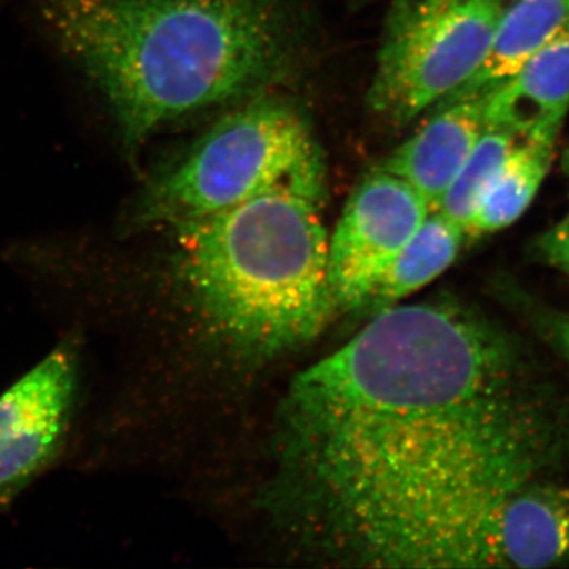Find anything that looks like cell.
I'll return each mask as SVG.
<instances>
[{
  "label": "cell",
  "instance_id": "52a82bcc",
  "mask_svg": "<svg viewBox=\"0 0 569 569\" xmlns=\"http://www.w3.org/2000/svg\"><path fill=\"white\" fill-rule=\"evenodd\" d=\"M430 212L410 183L378 168L356 187L329 238L335 310L365 309L380 277Z\"/></svg>",
  "mask_w": 569,
  "mask_h": 569
},
{
  "label": "cell",
  "instance_id": "6da1fadb",
  "mask_svg": "<svg viewBox=\"0 0 569 569\" xmlns=\"http://www.w3.org/2000/svg\"><path fill=\"white\" fill-rule=\"evenodd\" d=\"M516 353L445 305L381 310L291 381L280 411L284 471L316 520L406 488L500 433L520 399Z\"/></svg>",
  "mask_w": 569,
  "mask_h": 569
},
{
  "label": "cell",
  "instance_id": "9c48e42d",
  "mask_svg": "<svg viewBox=\"0 0 569 569\" xmlns=\"http://www.w3.org/2000/svg\"><path fill=\"white\" fill-rule=\"evenodd\" d=\"M569 111V22L507 81L485 96L488 126L519 141L557 144Z\"/></svg>",
  "mask_w": 569,
  "mask_h": 569
},
{
  "label": "cell",
  "instance_id": "7c38bea8",
  "mask_svg": "<svg viewBox=\"0 0 569 569\" xmlns=\"http://www.w3.org/2000/svg\"><path fill=\"white\" fill-rule=\"evenodd\" d=\"M466 241L459 224L440 211L430 212L380 277L365 309L378 313L421 290L455 263Z\"/></svg>",
  "mask_w": 569,
  "mask_h": 569
},
{
  "label": "cell",
  "instance_id": "7a4b0ae2",
  "mask_svg": "<svg viewBox=\"0 0 569 569\" xmlns=\"http://www.w3.org/2000/svg\"><path fill=\"white\" fill-rule=\"evenodd\" d=\"M133 152L163 123L250 96L295 51L290 0H43Z\"/></svg>",
  "mask_w": 569,
  "mask_h": 569
},
{
  "label": "cell",
  "instance_id": "5b68a950",
  "mask_svg": "<svg viewBox=\"0 0 569 569\" xmlns=\"http://www.w3.org/2000/svg\"><path fill=\"white\" fill-rule=\"evenodd\" d=\"M325 164L305 116L258 99L239 108L144 190L138 219L176 223L227 211L274 190L321 197Z\"/></svg>",
  "mask_w": 569,
  "mask_h": 569
},
{
  "label": "cell",
  "instance_id": "5bb4252c",
  "mask_svg": "<svg viewBox=\"0 0 569 569\" xmlns=\"http://www.w3.org/2000/svg\"><path fill=\"white\" fill-rule=\"evenodd\" d=\"M519 140L508 130L486 126L485 132L471 149L455 181L449 186L437 211L447 216L466 230L479 201L488 192L490 183L500 173L505 162Z\"/></svg>",
  "mask_w": 569,
  "mask_h": 569
},
{
  "label": "cell",
  "instance_id": "277c9868",
  "mask_svg": "<svg viewBox=\"0 0 569 569\" xmlns=\"http://www.w3.org/2000/svg\"><path fill=\"white\" fill-rule=\"evenodd\" d=\"M568 557V486L527 477L467 482L427 501L385 533L369 563L546 568Z\"/></svg>",
  "mask_w": 569,
  "mask_h": 569
},
{
  "label": "cell",
  "instance_id": "ac0fdd59",
  "mask_svg": "<svg viewBox=\"0 0 569 569\" xmlns=\"http://www.w3.org/2000/svg\"><path fill=\"white\" fill-rule=\"evenodd\" d=\"M563 167L565 171H567V174L569 176V151L567 152V156H565Z\"/></svg>",
  "mask_w": 569,
  "mask_h": 569
},
{
  "label": "cell",
  "instance_id": "e0dca14e",
  "mask_svg": "<svg viewBox=\"0 0 569 569\" xmlns=\"http://www.w3.org/2000/svg\"><path fill=\"white\" fill-rule=\"evenodd\" d=\"M456 2H459V0H419L417 3H411V7L418 13L429 14L448 9V7L455 6Z\"/></svg>",
  "mask_w": 569,
  "mask_h": 569
},
{
  "label": "cell",
  "instance_id": "4fadbf2b",
  "mask_svg": "<svg viewBox=\"0 0 569 569\" xmlns=\"http://www.w3.org/2000/svg\"><path fill=\"white\" fill-rule=\"evenodd\" d=\"M556 144L519 141L467 223L466 239L497 233L529 209L553 162Z\"/></svg>",
  "mask_w": 569,
  "mask_h": 569
},
{
  "label": "cell",
  "instance_id": "8992f818",
  "mask_svg": "<svg viewBox=\"0 0 569 569\" xmlns=\"http://www.w3.org/2000/svg\"><path fill=\"white\" fill-rule=\"evenodd\" d=\"M505 7V0H459L425 14L406 3L378 52L370 110L403 123L447 99L485 61Z\"/></svg>",
  "mask_w": 569,
  "mask_h": 569
},
{
  "label": "cell",
  "instance_id": "9a60e30c",
  "mask_svg": "<svg viewBox=\"0 0 569 569\" xmlns=\"http://www.w3.org/2000/svg\"><path fill=\"white\" fill-rule=\"evenodd\" d=\"M538 250L549 264L569 274V213L542 234Z\"/></svg>",
  "mask_w": 569,
  "mask_h": 569
},
{
  "label": "cell",
  "instance_id": "30bf717a",
  "mask_svg": "<svg viewBox=\"0 0 569 569\" xmlns=\"http://www.w3.org/2000/svg\"><path fill=\"white\" fill-rule=\"evenodd\" d=\"M486 126L485 97L440 104L426 126L377 168L410 183L437 211Z\"/></svg>",
  "mask_w": 569,
  "mask_h": 569
},
{
  "label": "cell",
  "instance_id": "3957f363",
  "mask_svg": "<svg viewBox=\"0 0 569 569\" xmlns=\"http://www.w3.org/2000/svg\"><path fill=\"white\" fill-rule=\"evenodd\" d=\"M321 197L274 190L176 223V269L212 336L253 358L309 342L336 312Z\"/></svg>",
  "mask_w": 569,
  "mask_h": 569
},
{
  "label": "cell",
  "instance_id": "ba28073f",
  "mask_svg": "<svg viewBox=\"0 0 569 569\" xmlns=\"http://www.w3.org/2000/svg\"><path fill=\"white\" fill-rule=\"evenodd\" d=\"M77 373V350L62 343L0 396V503L24 489L61 447Z\"/></svg>",
  "mask_w": 569,
  "mask_h": 569
},
{
  "label": "cell",
  "instance_id": "2e32d148",
  "mask_svg": "<svg viewBox=\"0 0 569 569\" xmlns=\"http://www.w3.org/2000/svg\"><path fill=\"white\" fill-rule=\"evenodd\" d=\"M550 331H552L553 342L569 361V316L556 318Z\"/></svg>",
  "mask_w": 569,
  "mask_h": 569
},
{
  "label": "cell",
  "instance_id": "8fae6325",
  "mask_svg": "<svg viewBox=\"0 0 569 569\" xmlns=\"http://www.w3.org/2000/svg\"><path fill=\"white\" fill-rule=\"evenodd\" d=\"M569 22V0H515L505 7L479 69L436 107L488 96Z\"/></svg>",
  "mask_w": 569,
  "mask_h": 569
}]
</instances>
